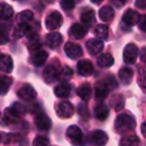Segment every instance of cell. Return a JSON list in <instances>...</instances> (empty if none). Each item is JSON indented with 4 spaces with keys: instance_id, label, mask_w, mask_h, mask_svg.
<instances>
[{
    "instance_id": "1",
    "label": "cell",
    "mask_w": 146,
    "mask_h": 146,
    "mask_svg": "<svg viewBox=\"0 0 146 146\" xmlns=\"http://www.w3.org/2000/svg\"><path fill=\"white\" fill-rule=\"evenodd\" d=\"M136 127V120L131 114L122 113L116 117L115 120V131L118 134L127 133L130 130H133Z\"/></svg>"
},
{
    "instance_id": "2",
    "label": "cell",
    "mask_w": 146,
    "mask_h": 146,
    "mask_svg": "<svg viewBox=\"0 0 146 146\" xmlns=\"http://www.w3.org/2000/svg\"><path fill=\"white\" fill-rule=\"evenodd\" d=\"M61 67L58 64H54V63H51L48 66L45 67L44 71H43V78H44L45 82L46 83H53L59 78V75L61 73Z\"/></svg>"
},
{
    "instance_id": "3",
    "label": "cell",
    "mask_w": 146,
    "mask_h": 146,
    "mask_svg": "<svg viewBox=\"0 0 146 146\" xmlns=\"http://www.w3.org/2000/svg\"><path fill=\"white\" fill-rule=\"evenodd\" d=\"M108 142V136L102 130H94V131L88 133L86 138V143L90 145H105Z\"/></svg>"
},
{
    "instance_id": "4",
    "label": "cell",
    "mask_w": 146,
    "mask_h": 146,
    "mask_svg": "<svg viewBox=\"0 0 146 146\" xmlns=\"http://www.w3.org/2000/svg\"><path fill=\"white\" fill-rule=\"evenodd\" d=\"M63 23L62 15L58 11H53L49 15H47L45 19V26L48 30H55L59 28Z\"/></svg>"
},
{
    "instance_id": "5",
    "label": "cell",
    "mask_w": 146,
    "mask_h": 146,
    "mask_svg": "<svg viewBox=\"0 0 146 146\" xmlns=\"http://www.w3.org/2000/svg\"><path fill=\"white\" fill-rule=\"evenodd\" d=\"M138 54H139L138 47L133 43H129V44L126 45L123 51L124 62L127 63V64H133L137 60Z\"/></svg>"
},
{
    "instance_id": "6",
    "label": "cell",
    "mask_w": 146,
    "mask_h": 146,
    "mask_svg": "<svg viewBox=\"0 0 146 146\" xmlns=\"http://www.w3.org/2000/svg\"><path fill=\"white\" fill-rule=\"evenodd\" d=\"M21 115H22V113L13 104V106L6 108L4 110V112H3V120L7 124H14L19 121Z\"/></svg>"
},
{
    "instance_id": "7",
    "label": "cell",
    "mask_w": 146,
    "mask_h": 146,
    "mask_svg": "<svg viewBox=\"0 0 146 146\" xmlns=\"http://www.w3.org/2000/svg\"><path fill=\"white\" fill-rule=\"evenodd\" d=\"M74 112V108L73 105L67 100H63V101L59 102L56 106V113L60 118H69L73 115Z\"/></svg>"
},
{
    "instance_id": "8",
    "label": "cell",
    "mask_w": 146,
    "mask_h": 146,
    "mask_svg": "<svg viewBox=\"0 0 146 146\" xmlns=\"http://www.w3.org/2000/svg\"><path fill=\"white\" fill-rule=\"evenodd\" d=\"M64 50L67 56L70 59H73V60L80 58L83 55L81 46L73 42H67L64 46Z\"/></svg>"
},
{
    "instance_id": "9",
    "label": "cell",
    "mask_w": 146,
    "mask_h": 146,
    "mask_svg": "<svg viewBox=\"0 0 146 146\" xmlns=\"http://www.w3.org/2000/svg\"><path fill=\"white\" fill-rule=\"evenodd\" d=\"M66 136L72 144H80L83 140V134L80 128L76 125H71L67 128Z\"/></svg>"
},
{
    "instance_id": "10",
    "label": "cell",
    "mask_w": 146,
    "mask_h": 146,
    "mask_svg": "<svg viewBox=\"0 0 146 146\" xmlns=\"http://www.w3.org/2000/svg\"><path fill=\"white\" fill-rule=\"evenodd\" d=\"M88 32V28L85 27L83 24H79V23H75L70 27L68 33L69 36L72 39H81L87 34Z\"/></svg>"
},
{
    "instance_id": "11",
    "label": "cell",
    "mask_w": 146,
    "mask_h": 146,
    "mask_svg": "<svg viewBox=\"0 0 146 146\" xmlns=\"http://www.w3.org/2000/svg\"><path fill=\"white\" fill-rule=\"evenodd\" d=\"M77 71L81 76H90L94 72L93 64L88 59H82L77 63Z\"/></svg>"
},
{
    "instance_id": "12",
    "label": "cell",
    "mask_w": 146,
    "mask_h": 146,
    "mask_svg": "<svg viewBox=\"0 0 146 146\" xmlns=\"http://www.w3.org/2000/svg\"><path fill=\"white\" fill-rule=\"evenodd\" d=\"M18 96L22 100L31 101V100H34L37 97V92L30 84H25L24 86H22L18 90Z\"/></svg>"
},
{
    "instance_id": "13",
    "label": "cell",
    "mask_w": 146,
    "mask_h": 146,
    "mask_svg": "<svg viewBox=\"0 0 146 146\" xmlns=\"http://www.w3.org/2000/svg\"><path fill=\"white\" fill-rule=\"evenodd\" d=\"M35 125L39 130H44L47 131L51 128L52 126V122L51 119L44 113H39L35 117Z\"/></svg>"
},
{
    "instance_id": "14",
    "label": "cell",
    "mask_w": 146,
    "mask_h": 146,
    "mask_svg": "<svg viewBox=\"0 0 146 146\" xmlns=\"http://www.w3.org/2000/svg\"><path fill=\"white\" fill-rule=\"evenodd\" d=\"M104 44L102 40L98 38H92L86 42V48H87L89 54L91 55H97L103 50Z\"/></svg>"
},
{
    "instance_id": "15",
    "label": "cell",
    "mask_w": 146,
    "mask_h": 146,
    "mask_svg": "<svg viewBox=\"0 0 146 146\" xmlns=\"http://www.w3.org/2000/svg\"><path fill=\"white\" fill-rule=\"evenodd\" d=\"M140 16L141 15L137 12L136 10L133 9H127V10L124 12L123 17H122V21L123 23H125L128 26H132L134 24H137V22L139 21Z\"/></svg>"
},
{
    "instance_id": "16",
    "label": "cell",
    "mask_w": 146,
    "mask_h": 146,
    "mask_svg": "<svg viewBox=\"0 0 146 146\" xmlns=\"http://www.w3.org/2000/svg\"><path fill=\"white\" fill-rule=\"evenodd\" d=\"M94 90H95L96 98L100 100H103L109 94V85L107 84V82L98 81L94 85Z\"/></svg>"
},
{
    "instance_id": "17",
    "label": "cell",
    "mask_w": 146,
    "mask_h": 146,
    "mask_svg": "<svg viewBox=\"0 0 146 146\" xmlns=\"http://www.w3.org/2000/svg\"><path fill=\"white\" fill-rule=\"evenodd\" d=\"M33 54L31 56V63H32L34 66L36 67H40L42 66L45 63V61L48 58V53L44 50H41V49H38V50L33 51Z\"/></svg>"
},
{
    "instance_id": "18",
    "label": "cell",
    "mask_w": 146,
    "mask_h": 146,
    "mask_svg": "<svg viewBox=\"0 0 146 146\" xmlns=\"http://www.w3.org/2000/svg\"><path fill=\"white\" fill-rule=\"evenodd\" d=\"M13 70V60L10 55L0 53V71L10 73Z\"/></svg>"
},
{
    "instance_id": "19",
    "label": "cell",
    "mask_w": 146,
    "mask_h": 146,
    "mask_svg": "<svg viewBox=\"0 0 146 146\" xmlns=\"http://www.w3.org/2000/svg\"><path fill=\"white\" fill-rule=\"evenodd\" d=\"M63 41V37L60 33H50V34H47L46 36V44L48 47L54 49L57 48L61 45Z\"/></svg>"
},
{
    "instance_id": "20",
    "label": "cell",
    "mask_w": 146,
    "mask_h": 146,
    "mask_svg": "<svg viewBox=\"0 0 146 146\" xmlns=\"http://www.w3.org/2000/svg\"><path fill=\"white\" fill-rule=\"evenodd\" d=\"M70 92H71V86L67 81H63L62 83L58 84L54 89L55 95L59 98L68 97L70 95Z\"/></svg>"
},
{
    "instance_id": "21",
    "label": "cell",
    "mask_w": 146,
    "mask_h": 146,
    "mask_svg": "<svg viewBox=\"0 0 146 146\" xmlns=\"http://www.w3.org/2000/svg\"><path fill=\"white\" fill-rule=\"evenodd\" d=\"M30 32H32V27L28 23H19L13 31V37L14 38H22Z\"/></svg>"
},
{
    "instance_id": "22",
    "label": "cell",
    "mask_w": 146,
    "mask_h": 146,
    "mask_svg": "<svg viewBox=\"0 0 146 146\" xmlns=\"http://www.w3.org/2000/svg\"><path fill=\"white\" fill-rule=\"evenodd\" d=\"M119 78L123 85H129L132 81V78H133V70L129 67L121 68L119 70Z\"/></svg>"
},
{
    "instance_id": "23",
    "label": "cell",
    "mask_w": 146,
    "mask_h": 146,
    "mask_svg": "<svg viewBox=\"0 0 146 146\" xmlns=\"http://www.w3.org/2000/svg\"><path fill=\"white\" fill-rule=\"evenodd\" d=\"M109 104L115 111H120L124 108L125 105V100L123 95L121 94H114L109 100Z\"/></svg>"
},
{
    "instance_id": "24",
    "label": "cell",
    "mask_w": 146,
    "mask_h": 146,
    "mask_svg": "<svg viewBox=\"0 0 146 146\" xmlns=\"http://www.w3.org/2000/svg\"><path fill=\"white\" fill-rule=\"evenodd\" d=\"M108 114H109V107L106 104L100 103L94 108V115L98 120H101V121L105 120L108 117Z\"/></svg>"
},
{
    "instance_id": "25",
    "label": "cell",
    "mask_w": 146,
    "mask_h": 146,
    "mask_svg": "<svg viewBox=\"0 0 146 146\" xmlns=\"http://www.w3.org/2000/svg\"><path fill=\"white\" fill-rule=\"evenodd\" d=\"M28 35V49L31 53L35 50H38L41 47V40L36 33L30 32Z\"/></svg>"
},
{
    "instance_id": "26",
    "label": "cell",
    "mask_w": 146,
    "mask_h": 146,
    "mask_svg": "<svg viewBox=\"0 0 146 146\" xmlns=\"http://www.w3.org/2000/svg\"><path fill=\"white\" fill-rule=\"evenodd\" d=\"M97 64L102 68H109L114 64V58L110 53H103L97 58Z\"/></svg>"
},
{
    "instance_id": "27",
    "label": "cell",
    "mask_w": 146,
    "mask_h": 146,
    "mask_svg": "<svg viewBox=\"0 0 146 146\" xmlns=\"http://www.w3.org/2000/svg\"><path fill=\"white\" fill-rule=\"evenodd\" d=\"M114 15H115L114 9L112 8L111 6H108V5L103 6L99 10V17L104 22H109V21H111L112 19L114 18Z\"/></svg>"
},
{
    "instance_id": "28",
    "label": "cell",
    "mask_w": 146,
    "mask_h": 146,
    "mask_svg": "<svg viewBox=\"0 0 146 146\" xmlns=\"http://www.w3.org/2000/svg\"><path fill=\"white\" fill-rule=\"evenodd\" d=\"M12 78L6 75H0V95H5L12 85Z\"/></svg>"
},
{
    "instance_id": "29",
    "label": "cell",
    "mask_w": 146,
    "mask_h": 146,
    "mask_svg": "<svg viewBox=\"0 0 146 146\" xmlns=\"http://www.w3.org/2000/svg\"><path fill=\"white\" fill-rule=\"evenodd\" d=\"M91 94H92L91 86H90L88 83H84L78 87L77 95L79 96L80 98H82L83 100H85V101H87V100L90 99Z\"/></svg>"
},
{
    "instance_id": "30",
    "label": "cell",
    "mask_w": 146,
    "mask_h": 146,
    "mask_svg": "<svg viewBox=\"0 0 146 146\" xmlns=\"http://www.w3.org/2000/svg\"><path fill=\"white\" fill-rule=\"evenodd\" d=\"M81 22L85 27H89L95 22V12L92 9L87 10L81 14Z\"/></svg>"
},
{
    "instance_id": "31",
    "label": "cell",
    "mask_w": 146,
    "mask_h": 146,
    "mask_svg": "<svg viewBox=\"0 0 146 146\" xmlns=\"http://www.w3.org/2000/svg\"><path fill=\"white\" fill-rule=\"evenodd\" d=\"M94 34L100 40H107L109 35V28L104 24H98L94 29Z\"/></svg>"
},
{
    "instance_id": "32",
    "label": "cell",
    "mask_w": 146,
    "mask_h": 146,
    "mask_svg": "<svg viewBox=\"0 0 146 146\" xmlns=\"http://www.w3.org/2000/svg\"><path fill=\"white\" fill-rule=\"evenodd\" d=\"M13 16V8L7 3H0V19L7 20Z\"/></svg>"
},
{
    "instance_id": "33",
    "label": "cell",
    "mask_w": 146,
    "mask_h": 146,
    "mask_svg": "<svg viewBox=\"0 0 146 146\" xmlns=\"http://www.w3.org/2000/svg\"><path fill=\"white\" fill-rule=\"evenodd\" d=\"M120 144L124 146H133V145H139L140 140L136 135H127L122 137Z\"/></svg>"
},
{
    "instance_id": "34",
    "label": "cell",
    "mask_w": 146,
    "mask_h": 146,
    "mask_svg": "<svg viewBox=\"0 0 146 146\" xmlns=\"http://www.w3.org/2000/svg\"><path fill=\"white\" fill-rule=\"evenodd\" d=\"M33 18V12L31 10H24L17 15V23H28Z\"/></svg>"
},
{
    "instance_id": "35",
    "label": "cell",
    "mask_w": 146,
    "mask_h": 146,
    "mask_svg": "<svg viewBox=\"0 0 146 146\" xmlns=\"http://www.w3.org/2000/svg\"><path fill=\"white\" fill-rule=\"evenodd\" d=\"M9 32L8 28L5 24L0 23V44H5L9 40Z\"/></svg>"
},
{
    "instance_id": "36",
    "label": "cell",
    "mask_w": 146,
    "mask_h": 146,
    "mask_svg": "<svg viewBox=\"0 0 146 146\" xmlns=\"http://www.w3.org/2000/svg\"><path fill=\"white\" fill-rule=\"evenodd\" d=\"M76 0H60V6L63 10L70 11L74 8Z\"/></svg>"
},
{
    "instance_id": "37",
    "label": "cell",
    "mask_w": 146,
    "mask_h": 146,
    "mask_svg": "<svg viewBox=\"0 0 146 146\" xmlns=\"http://www.w3.org/2000/svg\"><path fill=\"white\" fill-rule=\"evenodd\" d=\"M72 74H73L72 69L69 68L68 66H66V67H64V69H63V70H61V73H60V75H59V78H60V79H62L63 81H67V80L71 78Z\"/></svg>"
},
{
    "instance_id": "38",
    "label": "cell",
    "mask_w": 146,
    "mask_h": 146,
    "mask_svg": "<svg viewBox=\"0 0 146 146\" xmlns=\"http://www.w3.org/2000/svg\"><path fill=\"white\" fill-rule=\"evenodd\" d=\"M49 140L45 136H37L33 141V145H48Z\"/></svg>"
},
{
    "instance_id": "39",
    "label": "cell",
    "mask_w": 146,
    "mask_h": 146,
    "mask_svg": "<svg viewBox=\"0 0 146 146\" xmlns=\"http://www.w3.org/2000/svg\"><path fill=\"white\" fill-rule=\"evenodd\" d=\"M138 82H139L142 90H143V91H145V82H146V80H145V73H144V67L142 68V72H141V74H140V78H139V80H138Z\"/></svg>"
},
{
    "instance_id": "40",
    "label": "cell",
    "mask_w": 146,
    "mask_h": 146,
    "mask_svg": "<svg viewBox=\"0 0 146 146\" xmlns=\"http://www.w3.org/2000/svg\"><path fill=\"white\" fill-rule=\"evenodd\" d=\"M110 2L116 7V8H121L125 5L126 0H110Z\"/></svg>"
},
{
    "instance_id": "41",
    "label": "cell",
    "mask_w": 146,
    "mask_h": 146,
    "mask_svg": "<svg viewBox=\"0 0 146 146\" xmlns=\"http://www.w3.org/2000/svg\"><path fill=\"white\" fill-rule=\"evenodd\" d=\"M138 26H139L140 30L142 32H145V15H141L140 16V19L138 21Z\"/></svg>"
},
{
    "instance_id": "42",
    "label": "cell",
    "mask_w": 146,
    "mask_h": 146,
    "mask_svg": "<svg viewBox=\"0 0 146 146\" xmlns=\"http://www.w3.org/2000/svg\"><path fill=\"white\" fill-rule=\"evenodd\" d=\"M78 111H79V114L81 116H86V117H88V112H87L86 105H84V104H80L79 107H78Z\"/></svg>"
},
{
    "instance_id": "43",
    "label": "cell",
    "mask_w": 146,
    "mask_h": 146,
    "mask_svg": "<svg viewBox=\"0 0 146 146\" xmlns=\"http://www.w3.org/2000/svg\"><path fill=\"white\" fill-rule=\"evenodd\" d=\"M145 4H146V0H136L135 6L138 7L139 9L144 10L145 9Z\"/></svg>"
},
{
    "instance_id": "44",
    "label": "cell",
    "mask_w": 146,
    "mask_h": 146,
    "mask_svg": "<svg viewBox=\"0 0 146 146\" xmlns=\"http://www.w3.org/2000/svg\"><path fill=\"white\" fill-rule=\"evenodd\" d=\"M145 47H143L141 50V61L142 62H145Z\"/></svg>"
},
{
    "instance_id": "45",
    "label": "cell",
    "mask_w": 146,
    "mask_h": 146,
    "mask_svg": "<svg viewBox=\"0 0 146 146\" xmlns=\"http://www.w3.org/2000/svg\"><path fill=\"white\" fill-rule=\"evenodd\" d=\"M145 122H143L142 123V125H141V133H142V135H143V137H146V134H145Z\"/></svg>"
},
{
    "instance_id": "46",
    "label": "cell",
    "mask_w": 146,
    "mask_h": 146,
    "mask_svg": "<svg viewBox=\"0 0 146 146\" xmlns=\"http://www.w3.org/2000/svg\"><path fill=\"white\" fill-rule=\"evenodd\" d=\"M103 0H91V2H93L94 4H100Z\"/></svg>"
},
{
    "instance_id": "47",
    "label": "cell",
    "mask_w": 146,
    "mask_h": 146,
    "mask_svg": "<svg viewBox=\"0 0 146 146\" xmlns=\"http://www.w3.org/2000/svg\"><path fill=\"white\" fill-rule=\"evenodd\" d=\"M1 141H2V134L0 133V142H1Z\"/></svg>"
},
{
    "instance_id": "48",
    "label": "cell",
    "mask_w": 146,
    "mask_h": 146,
    "mask_svg": "<svg viewBox=\"0 0 146 146\" xmlns=\"http://www.w3.org/2000/svg\"><path fill=\"white\" fill-rule=\"evenodd\" d=\"M48 2H52V1H54V0H47Z\"/></svg>"
},
{
    "instance_id": "49",
    "label": "cell",
    "mask_w": 146,
    "mask_h": 146,
    "mask_svg": "<svg viewBox=\"0 0 146 146\" xmlns=\"http://www.w3.org/2000/svg\"><path fill=\"white\" fill-rule=\"evenodd\" d=\"M0 115H1V110H0Z\"/></svg>"
}]
</instances>
